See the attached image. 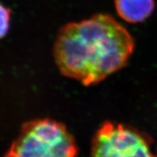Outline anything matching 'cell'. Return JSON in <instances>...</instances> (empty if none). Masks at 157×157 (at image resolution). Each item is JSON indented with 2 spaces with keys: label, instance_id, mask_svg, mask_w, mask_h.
I'll list each match as a JSON object with an SVG mask.
<instances>
[{
  "label": "cell",
  "instance_id": "7a4b0ae2",
  "mask_svg": "<svg viewBox=\"0 0 157 157\" xmlns=\"http://www.w3.org/2000/svg\"><path fill=\"white\" fill-rule=\"evenodd\" d=\"M73 136L61 123L48 119L25 123L6 157H76Z\"/></svg>",
  "mask_w": 157,
  "mask_h": 157
},
{
  "label": "cell",
  "instance_id": "5b68a950",
  "mask_svg": "<svg viewBox=\"0 0 157 157\" xmlns=\"http://www.w3.org/2000/svg\"><path fill=\"white\" fill-rule=\"evenodd\" d=\"M10 13V10L1 5V37L5 36L9 30Z\"/></svg>",
  "mask_w": 157,
  "mask_h": 157
},
{
  "label": "cell",
  "instance_id": "3957f363",
  "mask_svg": "<svg viewBox=\"0 0 157 157\" xmlns=\"http://www.w3.org/2000/svg\"><path fill=\"white\" fill-rule=\"evenodd\" d=\"M92 157H157L146 134L129 126L104 123L93 138Z\"/></svg>",
  "mask_w": 157,
  "mask_h": 157
},
{
  "label": "cell",
  "instance_id": "6da1fadb",
  "mask_svg": "<svg viewBox=\"0 0 157 157\" xmlns=\"http://www.w3.org/2000/svg\"><path fill=\"white\" fill-rule=\"evenodd\" d=\"M134 47L124 25L112 15L100 13L60 28L53 56L62 74L90 85L124 67Z\"/></svg>",
  "mask_w": 157,
  "mask_h": 157
},
{
  "label": "cell",
  "instance_id": "277c9868",
  "mask_svg": "<svg viewBox=\"0 0 157 157\" xmlns=\"http://www.w3.org/2000/svg\"><path fill=\"white\" fill-rule=\"evenodd\" d=\"M114 5L119 16L129 23L146 21L155 7L154 0H114Z\"/></svg>",
  "mask_w": 157,
  "mask_h": 157
}]
</instances>
